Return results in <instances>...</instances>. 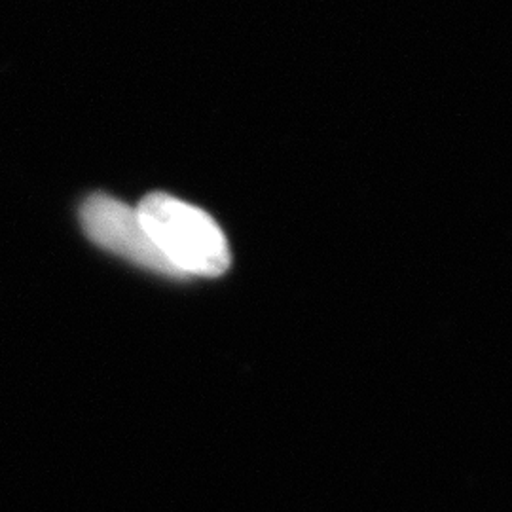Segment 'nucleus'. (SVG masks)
<instances>
[{
	"mask_svg": "<svg viewBox=\"0 0 512 512\" xmlns=\"http://www.w3.org/2000/svg\"><path fill=\"white\" fill-rule=\"evenodd\" d=\"M165 262L181 277H217L230 268V247L219 224L200 207L169 194H150L137 205Z\"/></svg>",
	"mask_w": 512,
	"mask_h": 512,
	"instance_id": "f257e3e1",
	"label": "nucleus"
},
{
	"mask_svg": "<svg viewBox=\"0 0 512 512\" xmlns=\"http://www.w3.org/2000/svg\"><path fill=\"white\" fill-rule=\"evenodd\" d=\"M80 222L86 236L99 247L150 272L179 277L154 245L137 207L95 194L82 205Z\"/></svg>",
	"mask_w": 512,
	"mask_h": 512,
	"instance_id": "f03ea898",
	"label": "nucleus"
}]
</instances>
